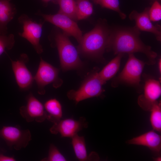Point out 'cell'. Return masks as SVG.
<instances>
[{"mask_svg": "<svg viewBox=\"0 0 161 161\" xmlns=\"http://www.w3.org/2000/svg\"><path fill=\"white\" fill-rule=\"evenodd\" d=\"M29 59L27 55L25 53L21 54L16 61L10 59L16 83L20 89L22 90L30 89L34 80V77L26 65Z\"/></svg>", "mask_w": 161, "mask_h": 161, "instance_id": "cell-12", "label": "cell"}, {"mask_svg": "<svg viewBox=\"0 0 161 161\" xmlns=\"http://www.w3.org/2000/svg\"><path fill=\"white\" fill-rule=\"evenodd\" d=\"M42 161H66V159L54 144L50 145L48 156L43 158Z\"/></svg>", "mask_w": 161, "mask_h": 161, "instance_id": "cell-25", "label": "cell"}, {"mask_svg": "<svg viewBox=\"0 0 161 161\" xmlns=\"http://www.w3.org/2000/svg\"><path fill=\"white\" fill-rule=\"evenodd\" d=\"M54 1L59 6L58 13L73 20L76 19V4L74 0H55Z\"/></svg>", "mask_w": 161, "mask_h": 161, "instance_id": "cell-20", "label": "cell"}, {"mask_svg": "<svg viewBox=\"0 0 161 161\" xmlns=\"http://www.w3.org/2000/svg\"><path fill=\"white\" fill-rule=\"evenodd\" d=\"M145 62L137 58L133 54H129V58L123 69L113 80V87L124 83L135 87L140 86L141 76Z\"/></svg>", "mask_w": 161, "mask_h": 161, "instance_id": "cell-5", "label": "cell"}, {"mask_svg": "<svg viewBox=\"0 0 161 161\" xmlns=\"http://www.w3.org/2000/svg\"><path fill=\"white\" fill-rule=\"evenodd\" d=\"M15 43L13 34L0 35V56L6 50H10L13 47Z\"/></svg>", "mask_w": 161, "mask_h": 161, "instance_id": "cell-24", "label": "cell"}, {"mask_svg": "<svg viewBox=\"0 0 161 161\" xmlns=\"http://www.w3.org/2000/svg\"><path fill=\"white\" fill-rule=\"evenodd\" d=\"M151 112L150 120L153 130L159 133L161 132V103L157 101L153 105Z\"/></svg>", "mask_w": 161, "mask_h": 161, "instance_id": "cell-21", "label": "cell"}, {"mask_svg": "<svg viewBox=\"0 0 161 161\" xmlns=\"http://www.w3.org/2000/svg\"><path fill=\"white\" fill-rule=\"evenodd\" d=\"M123 54L121 53L117 54L100 71L98 72L100 78L104 84L114 77L118 72Z\"/></svg>", "mask_w": 161, "mask_h": 161, "instance_id": "cell-18", "label": "cell"}, {"mask_svg": "<svg viewBox=\"0 0 161 161\" xmlns=\"http://www.w3.org/2000/svg\"><path fill=\"white\" fill-rule=\"evenodd\" d=\"M54 44L58 51L61 68L64 71L80 69L83 66L78 52L64 33H55Z\"/></svg>", "mask_w": 161, "mask_h": 161, "instance_id": "cell-3", "label": "cell"}, {"mask_svg": "<svg viewBox=\"0 0 161 161\" xmlns=\"http://www.w3.org/2000/svg\"><path fill=\"white\" fill-rule=\"evenodd\" d=\"M161 95L160 82L152 78H148L145 81L143 94L138 98V103L143 110L150 111Z\"/></svg>", "mask_w": 161, "mask_h": 161, "instance_id": "cell-13", "label": "cell"}, {"mask_svg": "<svg viewBox=\"0 0 161 161\" xmlns=\"http://www.w3.org/2000/svg\"><path fill=\"white\" fill-rule=\"evenodd\" d=\"M98 69L95 68L86 78L77 90H72L67 93L68 98L76 104L85 99L100 96L103 92L104 84L98 75Z\"/></svg>", "mask_w": 161, "mask_h": 161, "instance_id": "cell-4", "label": "cell"}, {"mask_svg": "<svg viewBox=\"0 0 161 161\" xmlns=\"http://www.w3.org/2000/svg\"><path fill=\"white\" fill-rule=\"evenodd\" d=\"M149 9L146 8L140 13L133 10L130 14L129 18L131 20L134 21V27L139 31L152 33L155 35L158 41H161V27L159 25H154L151 22L148 15Z\"/></svg>", "mask_w": 161, "mask_h": 161, "instance_id": "cell-14", "label": "cell"}, {"mask_svg": "<svg viewBox=\"0 0 161 161\" xmlns=\"http://www.w3.org/2000/svg\"><path fill=\"white\" fill-rule=\"evenodd\" d=\"M16 10L10 0H0V35H6L7 25L14 18Z\"/></svg>", "mask_w": 161, "mask_h": 161, "instance_id": "cell-16", "label": "cell"}, {"mask_svg": "<svg viewBox=\"0 0 161 161\" xmlns=\"http://www.w3.org/2000/svg\"><path fill=\"white\" fill-rule=\"evenodd\" d=\"M26 105L19 109L21 116L28 122L35 121L41 123L47 119V113L44 105L30 93L27 97Z\"/></svg>", "mask_w": 161, "mask_h": 161, "instance_id": "cell-10", "label": "cell"}, {"mask_svg": "<svg viewBox=\"0 0 161 161\" xmlns=\"http://www.w3.org/2000/svg\"><path fill=\"white\" fill-rule=\"evenodd\" d=\"M47 113V119L55 123L61 120L62 117L61 105L55 98L50 99L46 102L44 105Z\"/></svg>", "mask_w": 161, "mask_h": 161, "instance_id": "cell-17", "label": "cell"}, {"mask_svg": "<svg viewBox=\"0 0 161 161\" xmlns=\"http://www.w3.org/2000/svg\"><path fill=\"white\" fill-rule=\"evenodd\" d=\"M110 31L103 24H97L82 37L79 43V52L92 58L101 57L105 49H108Z\"/></svg>", "mask_w": 161, "mask_h": 161, "instance_id": "cell-2", "label": "cell"}, {"mask_svg": "<svg viewBox=\"0 0 161 161\" xmlns=\"http://www.w3.org/2000/svg\"><path fill=\"white\" fill-rule=\"evenodd\" d=\"M94 1L95 3L99 4L103 7L117 12L122 19L126 18V15L120 9L119 0H94Z\"/></svg>", "mask_w": 161, "mask_h": 161, "instance_id": "cell-23", "label": "cell"}, {"mask_svg": "<svg viewBox=\"0 0 161 161\" xmlns=\"http://www.w3.org/2000/svg\"><path fill=\"white\" fill-rule=\"evenodd\" d=\"M154 160L156 161H161V157L159 156L157 157L154 158Z\"/></svg>", "mask_w": 161, "mask_h": 161, "instance_id": "cell-29", "label": "cell"}, {"mask_svg": "<svg viewBox=\"0 0 161 161\" xmlns=\"http://www.w3.org/2000/svg\"><path fill=\"white\" fill-rule=\"evenodd\" d=\"M140 31L132 28H117L111 30L107 50H112L115 55L139 52L145 54L148 61L146 64L153 65L156 63L157 53L151 47L145 44L140 39Z\"/></svg>", "mask_w": 161, "mask_h": 161, "instance_id": "cell-1", "label": "cell"}, {"mask_svg": "<svg viewBox=\"0 0 161 161\" xmlns=\"http://www.w3.org/2000/svg\"><path fill=\"white\" fill-rule=\"evenodd\" d=\"M18 20L23 29V32L19 33V35L28 41L38 54H41L43 49L40 40L42 34L43 22H36L24 14L21 15Z\"/></svg>", "mask_w": 161, "mask_h": 161, "instance_id": "cell-7", "label": "cell"}, {"mask_svg": "<svg viewBox=\"0 0 161 161\" xmlns=\"http://www.w3.org/2000/svg\"><path fill=\"white\" fill-rule=\"evenodd\" d=\"M76 19L80 20L90 16L93 12V6L88 0H77Z\"/></svg>", "mask_w": 161, "mask_h": 161, "instance_id": "cell-22", "label": "cell"}, {"mask_svg": "<svg viewBox=\"0 0 161 161\" xmlns=\"http://www.w3.org/2000/svg\"><path fill=\"white\" fill-rule=\"evenodd\" d=\"M59 69L44 60L41 58L36 73L34 77L38 87V92L41 95L45 93V86L52 83L57 88L62 84V81L58 77Z\"/></svg>", "mask_w": 161, "mask_h": 161, "instance_id": "cell-6", "label": "cell"}, {"mask_svg": "<svg viewBox=\"0 0 161 161\" xmlns=\"http://www.w3.org/2000/svg\"><path fill=\"white\" fill-rule=\"evenodd\" d=\"M72 144L76 158L80 161L88 160L84 137L80 136L77 134L71 138Z\"/></svg>", "mask_w": 161, "mask_h": 161, "instance_id": "cell-19", "label": "cell"}, {"mask_svg": "<svg viewBox=\"0 0 161 161\" xmlns=\"http://www.w3.org/2000/svg\"><path fill=\"white\" fill-rule=\"evenodd\" d=\"M161 58H160L159 59V62H158V68H159V71L160 74H161Z\"/></svg>", "mask_w": 161, "mask_h": 161, "instance_id": "cell-28", "label": "cell"}, {"mask_svg": "<svg viewBox=\"0 0 161 161\" xmlns=\"http://www.w3.org/2000/svg\"><path fill=\"white\" fill-rule=\"evenodd\" d=\"M0 137L10 148L19 150L25 148L32 140L28 129L22 130L18 126H4L0 130Z\"/></svg>", "mask_w": 161, "mask_h": 161, "instance_id": "cell-8", "label": "cell"}, {"mask_svg": "<svg viewBox=\"0 0 161 161\" xmlns=\"http://www.w3.org/2000/svg\"><path fill=\"white\" fill-rule=\"evenodd\" d=\"M37 14L42 17L45 21L50 23L63 30L66 35L75 38L79 43L82 37V33L76 23L69 17L59 13L53 15L43 14L38 12Z\"/></svg>", "mask_w": 161, "mask_h": 161, "instance_id": "cell-9", "label": "cell"}, {"mask_svg": "<svg viewBox=\"0 0 161 161\" xmlns=\"http://www.w3.org/2000/svg\"><path fill=\"white\" fill-rule=\"evenodd\" d=\"M148 15L151 21H157L161 19V5L157 1H155L148 10Z\"/></svg>", "mask_w": 161, "mask_h": 161, "instance_id": "cell-26", "label": "cell"}, {"mask_svg": "<svg viewBox=\"0 0 161 161\" xmlns=\"http://www.w3.org/2000/svg\"><path fill=\"white\" fill-rule=\"evenodd\" d=\"M16 159L13 157L9 156L0 153V161H15Z\"/></svg>", "mask_w": 161, "mask_h": 161, "instance_id": "cell-27", "label": "cell"}, {"mask_svg": "<svg viewBox=\"0 0 161 161\" xmlns=\"http://www.w3.org/2000/svg\"><path fill=\"white\" fill-rule=\"evenodd\" d=\"M127 143L147 147L157 154L161 153V136L154 130L133 137L128 140Z\"/></svg>", "mask_w": 161, "mask_h": 161, "instance_id": "cell-15", "label": "cell"}, {"mask_svg": "<svg viewBox=\"0 0 161 161\" xmlns=\"http://www.w3.org/2000/svg\"><path fill=\"white\" fill-rule=\"evenodd\" d=\"M88 126V122L84 117H80L78 120L68 118L61 119L54 123L49 129V131L53 134L59 133L62 137L71 138L78 132Z\"/></svg>", "mask_w": 161, "mask_h": 161, "instance_id": "cell-11", "label": "cell"}, {"mask_svg": "<svg viewBox=\"0 0 161 161\" xmlns=\"http://www.w3.org/2000/svg\"></svg>", "mask_w": 161, "mask_h": 161, "instance_id": "cell-31", "label": "cell"}, {"mask_svg": "<svg viewBox=\"0 0 161 161\" xmlns=\"http://www.w3.org/2000/svg\"><path fill=\"white\" fill-rule=\"evenodd\" d=\"M45 3H47L49 1H52V0H53L54 1L55 0H42Z\"/></svg>", "mask_w": 161, "mask_h": 161, "instance_id": "cell-30", "label": "cell"}]
</instances>
